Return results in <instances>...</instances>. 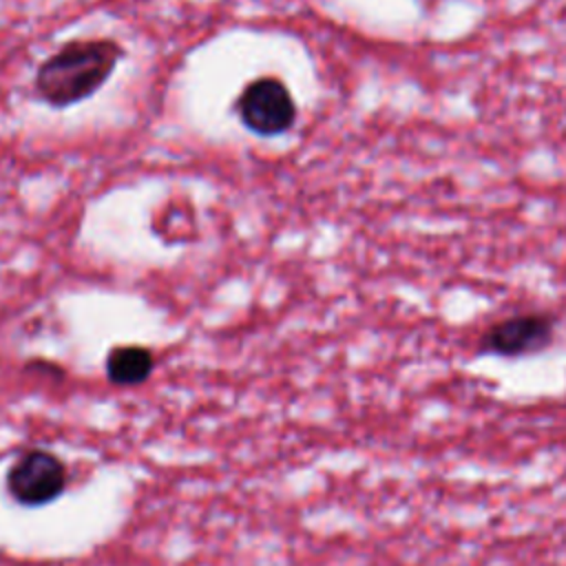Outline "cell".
I'll return each instance as SVG.
<instances>
[{
  "label": "cell",
  "instance_id": "cell-1",
  "mask_svg": "<svg viewBox=\"0 0 566 566\" xmlns=\"http://www.w3.org/2000/svg\"><path fill=\"white\" fill-rule=\"evenodd\" d=\"M124 55L126 49L111 38L69 40L40 62L33 91L51 108L75 106L108 82Z\"/></svg>",
  "mask_w": 566,
  "mask_h": 566
},
{
  "label": "cell",
  "instance_id": "cell-2",
  "mask_svg": "<svg viewBox=\"0 0 566 566\" xmlns=\"http://www.w3.org/2000/svg\"><path fill=\"white\" fill-rule=\"evenodd\" d=\"M243 128L259 137H276L296 124V102L279 77L261 75L243 86L234 102Z\"/></svg>",
  "mask_w": 566,
  "mask_h": 566
},
{
  "label": "cell",
  "instance_id": "cell-3",
  "mask_svg": "<svg viewBox=\"0 0 566 566\" xmlns=\"http://www.w3.org/2000/svg\"><path fill=\"white\" fill-rule=\"evenodd\" d=\"M555 332L557 316L553 312H520L491 323L478 340V354L502 358L533 356L553 345Z\"/></svg>",
  "mask_w": 566,
  "mask_h": 566
},
{
  "label": "cell",
  "instance_id": "cell-4",
  "mask_svg": "<svg viewBox=\"0 0 566 566\" xmlns=\"http://www.w3.org/2000/svg\"><path fill=\"white\" fill-rule=\"evenodd\" d=\"M64 462L44 449L22 453L7 473L11 497L24 506H42L57 500L66 489Z\"/></svg>",
  "mask_w": 566,
  "mask_h": 566
},
{
  "label": "cell",
  "instance_id": "cell-5",
  "mask_svg": "<svg viewBox=\"0 0 566 566\" xmlns=\"http://www.w3.org/2000/svg\"><path fill=\"white\" fill-rule=\"evenodd\" d=\"M155 369V356L142 345H119L106 356V376L119 387H135L148 380Z\"/></svg>",
  "mask_w": 566,
  "mask_h": 566
}]
</instances>
